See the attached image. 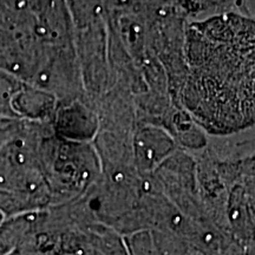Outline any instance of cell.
Returning <instances> with one entry per match:
<instances>
[{
    "instance_id": "obj_6",
    "label": "cell",
    "mask_w": 255,
    "mask_h": 255,
    "mask_svg": "<svg viewBox=\"0 0 255 255\" xmlns=\"http://www.w3.org/2000/svg\"><path fill=\"white\" fill-rule=\"evenodd\" d=\"M23 121H6L0 122V149L8 144L20 131Z\"/></svg>"
},
{
    "instance_id": "obj_8",
    "label": "cell",
    "mask_w": 255,
    "mask_h": 255,
    "mask_svg": "<svg viewBox=\"0 0 255 255\" xmlns=\"http://www.w3.org/2000/svg\"><path fill=\"white\" fill-rule=\"evenodd\" d=\"M0 122H5V120H1V119H0Z\"/></svg>"
},
{
    "instance_id": "obj_5",
    "label": "cell",
    "mask_w": 255,
    "mask_h": 255,
    "mask_svg": "<svg viewBox=\"0 0 255 255\" xmlns=\"http://www.w3.org/2000/svg\"><path fill=\"white\" fill-rule=\"evenodd\" d=\"M178 2L189 14L200 15L206 12H213V15H218L216 12L220 8L228 7L234 0H178Z\"/></svg>"
},
{
    "instance_id": "obj_3",
    "label": "cell",
    "mask_w": 255,
    "mask_h": 255,
    "mask_svg": "<svg viewBox=\"0 0 255 255\" xmlns=\"http://www.w3.org/2000/svg\"><path fill=\"white\" fill-rule=\"evenodd\" d=\"M174 139L157 127H144L136 132L133 152L136 163L142 170H151L174 150Z\"/></svg>"
},
{
    "instance_id": "obj_1",
    "label": "cell",
    "mask_w": 255,
    "mask_h": 255,
    "mask_svg": "<svg viewBox=\"0 0 255 255\" xmlns=\"http://www.w3.org/2000/svg\"><path fill=\"white\" fill-rule=\"evenodd\" d=\"M184 108L215 136L254 122V26L245 15L223 13L190 24L184 36Z\"/></svg>"
},
{
    "instance_id": "obj_7",
    "label": "cell",
    "mask_w": 255,
    "mask_h": 255,
    "mask_svg": "<svg viewBox=\"0 0 255 255\" xmlns=\"http://www.w3.org/2000/svg\"><path fill=\"white\" fill-rule=\"evenodd\" d=\"M4 220H5V215L2 214L1 212H0V225H1V223H2V221H4Z\"/></svg>"
},
{
    "instance_id": "obj_4",
    "label": "cell",
    "mask_w": 255,
    "mask_h": 255,
    "mask_svg": "<svg viewBox=\"0 0 255 255\" xmlns=\"http://www.w3.org/2000/svg\"><path fill=\"white\" fill-rule=\"evenodd\" d=\"M24 81L13 73L0 70V119L18 121L13 111V103Z\"/></svg>"
},
{
    "instance_id": "obj_2",
    "label": "cell",
    "mask_w": 255,
    "mask_h": 255,
    "mask_svg": "<svg viewBox=\"0 0 255 255\" xmlns=\"http://www.w3.org/2000/svg\"><path fill=\"white\" fill-rule=\"evenodd\" d=\"M52 131L60 138L73 142H85L97 131L98 121L95 114L77 101L57 105L53 116Z\"/></svg>"
}]
</instances>
